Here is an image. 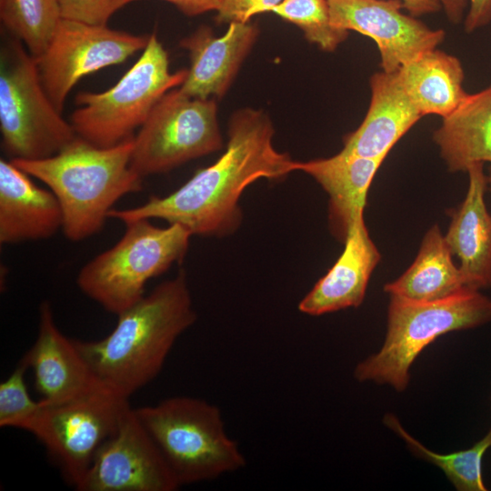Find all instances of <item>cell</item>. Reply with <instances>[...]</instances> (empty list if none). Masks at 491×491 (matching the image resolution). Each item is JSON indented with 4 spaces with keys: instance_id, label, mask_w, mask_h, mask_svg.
Instances as JSON below:
<instances>
[{
    "instance_id": "obj_11",
    "label": "cell",
    "mask_w": 491,
    "mask_h": 491,
    "mask_svg": "<svg viewBox=\"0 0 491 491\" xmlns=\"http://www.w3.org/2000/svg\"><path fill=\"white\" fill-rule=\"evenodd\" d=\"M148 38L107 25L61 19L47 48L35 58L45 93L62 113L68 94L82 77L123 63L144 50Z\"/></svg>"
},
{
    "instance_id": "obj_2",
    "label": "cell",
    "mask_w": 491,
    "mask_h": 491,
    "mask_svg": "<svg viewBox=\"0 0 491 491\" xmlns=\"http://www.w3.org/2000/svg\"><path fill=\"white\" fill-rule=\"evenodd\" d=\"M117 316L103 339L75 342L96 379L129 398L159 374L177 338L196 319L185 272Z\"/></svg>"
},
{
    "instance_id": "obj_27",
    "label": "cell",
    "mask_w": 491,
    "mask_h": 491,
    "mask_svg": "<svg viewBox=\"0 0 491 491\" xmlns=\"http://www.w3.org/2000/svg\"><path fill=\"white\" fill-rule=\"evenodd\" d=\"M29 369L21 360L0 384V426L25 430L40 406V400L31 398L25 380Z\"/></svg>"
},
{
    "instance_id": "obj_25",
    "label": "cell",
    "mask_w": 491,
    "mask_h": 491,
    "mask_svg": "<svg viewBox=\"0 0 491 491\" xmlns=\"http://www.w3.org/2000/svg\"><path fill=\"white\" fill-rule=\"evenodd\" d=\"M0 19L5 29L37 58L62 18L56 0H0Z\"/></svg>"
},
{
    "instance_id": "obj_4",
    "label": "cell",
    "mask_w": 491,
    "mask_h": 491,
    "mask_svg": "<svg viewBox=\"0 0 491 491\" xmlns=\"http://www.w3.org/2000/svg\"><path fill=\"white\" fill-rule=\"evenodd\" d=\"M491 322V298L466 289L452 296L418 302L390 296L387 329L380 349L359 362L354 378L386 385L398 393L410 381V368L422 351L439 336Z\"/></svg>"
},
{
    "instance_id": "obj_14",
    "label": "cell",
    "mask_w": 491,
    "mask_h": 491,
    "mask_svg": "<svg viewBox=\"0 0 491 491\" xmlns=\"http://www.w3.org/2000/svg\"><path fill=\"white\" fill-rule=\"evenodd\" d=\"M258 34L257 25L249 22L230 23L221 36H215L207 26L199 27L180 43L189 52L190 67L179 89L192 97H222L251 51Z\"/></svg>"
},
{
    "instance_id": "obj_8",
    "label": "cell",
    "mask_w": 491,
    "mask_h": 491,
    "mask_svg": "<svg viewBox=\"0 0 491 491\" xmlns=\"http://www.w3.org/2000/svg\"><path fill=\"white\" fill-rule=\"evenodd\" d=\"M186 75L187 69L170 72L167 53L153 33L139 58L114 86L77 94L78 108L70 123L84 140L100 147L115 145L134 137L157 102L180 86Z\"/></svg>"
},
{
    "instance_id": "obj_33",
    "label": "cell",
    "mask_w": 491,
    "mask_h": 491,
    "mask_svg": "<svg viewBox=\"0 0 491 491\" xmlns=\"http://www.w3.org/2000/svg\"><path fill=\"white\" fill-rule=\"evenodd\" d=\"M442 10L452 24L461 23L468 8V0H440Z\"/></svg>"
},
{
    "instance_id": "obj_12",
    "label": "cell",
    "mask_w": 491,
    "mask_h": 491,
    "mask_svg": "<svg viewBox=\"0 0 491 491\" xmlns=\"http://www.w3.org/2000/svg\"><path fill=\"white\" fill-rule=\"evenodd\" d=\"M180 485L139 421L124 411L117 430L97 450L79 491H175Z\"/></svg>"
},
{
    "instance_id": "obj_34",
    "label": "cell",
    "mask_w": 491,
    "mask_h": 491,
    "mask_svg": "<svg viewBox=\"0 0 491 491\" xmlns=\"http://www.w3.org/2000/svg\"><path fill=\"white\" fill-rule=\"evenodd\" d=\"M487 183H488L489 190L491 191V165H490L489 173H488V175H487Z\"/></svg>"
},
{
    "instance_id": "obj_28",
    "label": "cell",
    "mask_w": 491,
    "mask_h": 491,
    "mask_svg": "<svg viewBox=\"0 0 491 491\" xmlns=\"http://www.w3.org/2000/svg\"><path fill=\"white\" fill-rule=\"evenodd\" d=\"M62 19L106 25L110 17L129 0H56Z\"/></svg>"
},
{
    "instance_id": "obj_22",
    "label": "cell",
    "mask_w": 491,
    "mask_h": 491,
    "mask_svg": "<svg viewBox=\"0 0 491 491\" xmlns=\"http://www.w3.org/2000/svg\"><path fill=\"white\" fill-rule=\"evenodd\" d=\"M397 75L423 116L436 115L443 118L468 94L463 86L465 72L460 60L437 48L404 65Z\"/></svg>"
},
{
    "instance_id": "obj_32",
    "label": "cell",
    "mask_w": 491,
    "mask_h": 491,
    "mask_svg": "<svg viewBox=\"0 0 491 491\" xmlns=\"http://www.w3.org/2000/svg\"><path fill=\"white\" fill-rule=\"evenodd\" d=\"M405 10L415 17L431 15L442 10L440 0H401Z\"/></svg>"
},
{
    "instance_id": "obj_7",
    "label": "cell",
    "mask_w": 491,
    "mask_h": 491,
    "mask_svg": "<svg viewBox=\"0 0 491 491\" xmlns=\"http://www.w3.org/2000/svg\"><path fill=\"white\" fill-rule=\"evenodd\" d=\"M0 130L10 160L53 156L77 136L45 93L35 58L13 35L0 52Z\"/></svg>"
},
{
    "instance_id": "obj_19",
    "label": "cell",
    "mask_w": 491,
    "mask_h": 491,
    "mask_svg": "<svg viewBox=\"0 0 491 491\" xmlns=\"http://www.w3.org/2000/svg\"><path fill=\"white\" fill-rule=\"evenodd\" d=\"M469 178L466 195L456 210L445 240L460 260L459 269L468 288L481 290L491 286V215L485 204L488 186L484 164L466 170Z\"/></svg>"
},
{
    "instance_id": "obj_13",
    "label": "cell",
    "mask_w": 491,
    "mask_h": 491,
    "mask_svg": "<svg viewBox=\"0 0 491 491\" xmlns=\"http://www.w3.org/2000/svg\"><path fill=\"white\" fill-rule=\"evenodd\" d=\"M331 24L370 37L376 44L380 65L387 73L426 51L436 48L446 37L443 29H433L403 12L401 0H327Z\"/></svg>"
},
{
    "instance_id": "obj_17",
    "label": "cell",
    "mask_w": 491,
    "mask_h": 491,
    "mask_svg": "<svg viewBox=\"0 0 491 491\" xmlns=\"http://www.w3.org/2000/svg\"><path fill=\"white\" fill-rule=\"evenodd\" d=\"M344 243L336 262L300 301V312L316 316L363 303L371 275L381 258L364 214L353 222Z\"/></svg>"
},
{
    "instance_id": "obj_23",
    "label": "cell",
    "mask_w": 491,
    "mask_h": 491,
    "mask_svg": "<svg viewBox=\"0 0 491 491\" xmlns=\"http://www.w3.org/2000/svg\"><path fill=\"white\" fill-rule=\"evenodd\" d=\"M452 256L438 225H433L425 235L413 264L397 279L386 284L384 291L389 296L429 302L470 289Z\"/></svg>"
},
{
    "instance_id": "obj_9",
    "label": "cell",
    "mask_w": 491,
    "mask_h": 491,
    "mask_svg": "<svg viewBox=\"0 0 491 491\" xmlns=\"http://www.w3.org/2000/svg\"><path fill=\"white\" fill-rule=\"evenodd\" d=\"M129 406L127 397L105 386L59 402L41 399L25 431L45 446L76 487Z\"/></svg>"
},
{
    "instance_id": "obj_16",
    "label": "cell",
    "mask_w": 491,
    "mask_h": 491,
    "mask_svg": "<svg viewBox=\"0 0 491 491\" xmlns=\"http://www.w3.org/2000/svg\"><path fill=\"white\" fill-rule=\"evenodd\" d=\"M370 103L361 125L344 137L341 152L386 159L393 146L423 117L396 72L379 71L369 79Z\"/></svg>"
},
{
    "instance_id": "obj_31",
    "label": "cell",
    "mask_w": 491,
    "mask_h": 491,
    "mask_svg": "<svg viewBox=\"0 0 491 491\" xmlns=\"http://www.w3.org/2000/svg\"><path fill=\"white\" fill-rule=\"evenodd\" d=\"M137 0H129V2ZM175 5L183 14L195 16L205 12L217 10L220 0H165Z\"/></svg>"
},
{
    "instance_id": "obj_3",
    "label": "cell",
    "mask_w": 491,
    "mask_h": 491,
    "mask_svg": "<svg viewBox=\"0 0 491 491\" xmlns=\"http://www.w3.org/2000/svg\"><path fill=\"white\" fill-rule=\"evenodd\" d=\"M134 137L109 147L76 136L60 152L39 160H11L56 196L63 214L62 230L78 242L98 233L113 205L143 189V177L131 166Z\"/></svg>"
},
{
    "instance_id": "obj_5",
    "label": "cell",
    "mask_w": 491,
    "mask_h": 491,
    "mask_svg": "<svg viewBox=\"0 0 491 491\" xmlns=\"http://www.w3.org/2000/svg\"><path fill=\"white\" fill-rule=\"evenodd\" d=\"M135 412L180 486L214 480L246 465L225 431L220 409L205 400L174 396Z\"/></svg>"
},
{
    "instance_id": "obj_26",
    "label": "cell",
    "mask_w": 491,
    "mask_h": 491,
    "mask_svg": "<svg viewBox=\"0 0 491 491\" xmlns=\"http://www.w3.org/2000/svg\"><path fill=\"white\" fill-rule=\"evenodd\" d=\"M271 12L297 25L307 41L326 52L335 51L349 35L331 24L327 0H283Z\"/></svg>"
},
{
    "instance_id": "obj_21",
    "label": "cell",
    "mask_w": 491,
    "mask_h": 491,
    "mask_svg": "<svg viewBox=\"0 0 491 491\" xmlns=\"http://www.w3.org/2000/svg\"><path fill=\"white\" fill-rule=\"evenodd\" d=\"M442 119L433 139L449 171L466 172L476 163L491 165V85L468 93Z\"/></svg>"
},
{
    "instance_id": "obj_6",
    "label": "cell",
    "mask_w": 491,
    "mask_h": 491,
    "mask_svg": "<svg viewBox=\"0 0 491 491\" xmlns=\"http://www.w3.org/2000/svg\"><path fill=\"white\" fill-rule=\"evenodd\" d=\"M125 225L120 240L86 263L76 278L85 296L116 316L145 296L148 280L184 259L192 235L177 224L158 227L140 219Z\"/></svg>"
},
{
    "instance_id": "obj_29",
    "label": "cell",
    "mask_w": 491,
    "mask_h": 491,
    "mask_svg": "<svg viewBox=\"0 0 491 491\" xmlns=\"http://www.w3.org/2000/svg\"><path fill=\"white\" fill-rule=\"evenodd\" d=\"M283 0H220L215 19L218 23H246L256 15L271 12Z\"/></svg>"
},
{
    "instance_id": "obj_30",
    "label": "cell",
    "mask_w": 491,
    "mask_h": 491,
    "mask_svg": "<svg viewBox=\"0 0 491 491\" xmlns=\"http://www.w3.org/2000/svg\"><path fill=\"white\" fill-rule=\"evenodd\" d=\"M464 30L472 34L491 23V0H468Z\"/></svg>"
},
{
    "instance_id": "obj_18",
    "label": "cell",
    "mask_w": 491,
    "mask_h": 491,
    "mask_svg": "<svg viewBox=\"0 0 491 491\" xmlns=\"http://www.w3.org/2000/svg\"><path fill=\"white\" fill-rule=\"evenodd\" d=\"M63 225L55 194L35 185L11 160H0V243L47 239Z\"/></svg>"
},
{
    "instance_id": "obj_10",
    "label": "cell",
    "mask_w": 491,
    "mask_h": 491,
    "mask_svg": "<svg viewBox=\"0 0 491 491\" xmlns=\"http://www.w3.org/2000/svg\"><path fill=\"white\" fill-rule=\"evenodd\" d=\"M221 147L215 100L192 97L174 88L157 102L134 136L131 166L144 178Z\"/></svg>"
},
{
    "instance_id": "obj_15",
    "label": "cell",
    "mask_w": 491,
    "mask_h": 491,
    "mask_svg": "<svg viewBox=\"0 0 491 491\" xmlns=\"http://www.w3.org/2000/svg\"><path fill=\"white\" fill-rule=\"evenodd\" d=\"M23 360L34 372L42 400L59 402L103 386L76 347L75 339L58 329L48 302L39 310L37 337Z\"/></svg>"
},
{
    "instance_id": "obj_20",
    "label": "cell",
    "mask_w": 491,
    "mask_h": 491,
    "mask_svg": "<svg viewBox=\"0 0 491 491\" xmlns=\"http://www.w3.org/2000/svg\"><path fill=\"white\" fill-rule=\"evenodd\" d=\"M384 160L340 151L331 157L296 163V171L311 175L328 194L330 226L343 242L353 222L364 214L368 189Z\"/></svg>"
},
{
    "instance_id": "obj_35",
    "label": "cell",
    "mask_w": 491,
    "mask_h": 491,
    "mask_svg": "<svg viewBox=\"0 0 491 491\" xmlns=\"http://www.w3.org/2000/svg\"><path fill=\"white\" fill-rule=\"evenodd\" d=\"M490 404H491V397H490Z\"/></svg>"
},
{
    "instance_id": "obj_24",
    "label": "cell",
    "mask_w": 491,
    "mask_h": 491,
    "mask_svg": "<svg viewBox=\"0 0 491 491\" xmlns=\"http://www.w3.org/2000/svg\"><path fill=\"white\" fill-rule=\"evenodd\" d=\"M384 424L404 440L418 458L439 467L458 491H486L482 474V460L491 447V427L473 446L449 454L434 452L411 436L394 414H386Z\"/></svg>"
},
{
    "instance_id": "obj_1",
    "label": "cell",
    "mask_w": 491,
    "mask_h": 491,
    "mask_svg": "<svg viewBox=\"0 0 491 491\" xmlns=\"http://www.w3.org/2000/svg\"><path fill=\"white\" fill-rule=\"evenodd\" d=\"M274 127L268 115L245 108L229 122L224 154L198 170L175 192L152 195L139 206L112 209L108 218L124 224L158 218L185 227L191 235H225L239 226L238 205L243 191L259 178L281 179L296 170V161L273 145Z\"/></svg>"
}]
</instances>
